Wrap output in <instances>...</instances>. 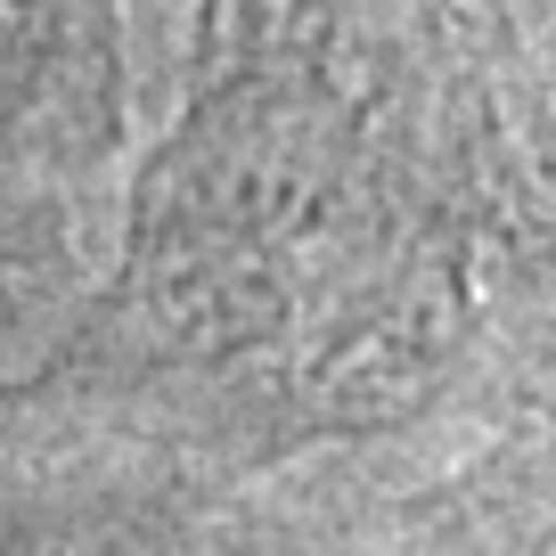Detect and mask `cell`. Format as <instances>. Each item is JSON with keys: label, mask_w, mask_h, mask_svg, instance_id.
I'll return each instance as SVG.
<instances>
[{"label": "cell", "mask_w": 556, "mask_h": 556, "mask_svg": "<svg viewBox=\"0 0 556 556\" xmlns=\"http://www.w3.org/2000/svg\"><path fill=\"white\" fill-rule=\"evenodd\" d=\"M500 83L442 0H213L74 361L262 451L442 393L523 270Z\"/></svg>", "instance_id": "obj_1"}]
</instances>
